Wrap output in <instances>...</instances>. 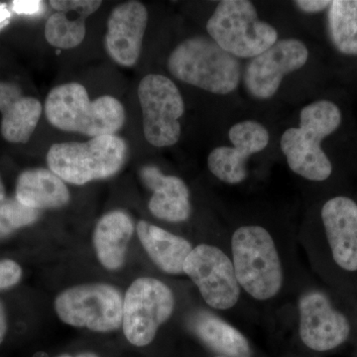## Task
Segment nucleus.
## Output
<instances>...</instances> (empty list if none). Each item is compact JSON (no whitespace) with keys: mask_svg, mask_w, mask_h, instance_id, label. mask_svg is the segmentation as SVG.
I'll return each mask as SVG.
<instances>
[{"mask_svg":"<svg viewBox=\"0 0 357 357\" xmlns=\"http://www.w3.org/2000/svg\"><path fill=\"white\" fill-rule=\"evenodd\" d=\"M299 310L301 340L312 351H331L349 337V321L333 309L324 294L311 292L303 296Z\"/></svg>","mask_w":357,"mask_h":357,"instance_id":"ddd939ff","label":"nucleus"},{"mask_svg":"<svg viewBox=\"0 0 357 357\" xmlns=\"http://www.w3.org/2000/svg\"><path fill=\"white\" fill-rule=\"evenodd\" d=\"M52 126L67 132L95 138L115 135L126 122V110L119 100L103 96L91 100L83 84H61L52 89L45 102Z\"/></svg>","mask_w":357,"mask_h":357,"instance_id":"f257e3e1","label":"nucleus"},{"mask_svg":"<svg viewBox=\"0 0 357 357\" xmlns=\"http://www.w3.org/2000/svg\"><path fill=\"white\" fill-rule=\"evenodd\" d=\"M133 230L132 220L124 211H110L100 218L93 232V245L103 267L117 270L123 265Z\"/></svg>","mask_w":357,"mask_h":357,"instance_id":"6ab92c4d","label":"nucleus"},{"mask_svg":"<svg viewBox=\"0 0 357 357\" xmlns=\"http://www.w3.org/2000/svg\"><path fill=\"white\" fill-rule=\"evenodd\" d=\"M22 270L13 260L0 261V289L13 287L20 282Z\"/></svg>","mask_w":357,"mask_h":357,"instance_id":"393cba45","label":"nucleus"},{"mask_svg":"<svg viewBox=\"0 0 357 357\" xmlns=\"http://www.w3.org/2000/svg\"><path fill=\"white\" fill-rule=\"evenodd\" d=\"M328 0H297L294 2L305 13H319L326 10L331 6Z\"/></svg>","mask_w":357,"mask_h":357,"instance_id":"cd10ccee","label":"nucleus"},{"mask_svg":"<svg viewBox=\"0 0 357 357\" xmlns=\"http://www.w3.org/2000/svg\"><path fill=\"white\" fill-rule=\"evenodd\" d=\"M77 357H98V356H96V354H89V352H86V354H79V356H77Z\"/></svg>","mask_w":357,"mask_h":357,"instance_id":"2f4dec72","label":"nucleus"},{"mask_svg":"<svg viewBox=\"0 0 357 357\" xmlns=\"http://www.w3.org/2000/svg\"><path fill=\"white\" fill-rule=\"evenodd\" d=\"M59 357H70V356H68V354H63V356H60Z\"/></svg>","mask_w":357,"mask_h":357,"instance_id":"473e14b6","label":"nucleus"},{"mask_svg":"<svg viewBox=\"0 0 357 357\" xmlns=\"http://www.w3.org/2000/svg\"><path fill=\"white\" fill-rule=\"evenodd\" d=\"M59 318L68 325L109 333L122 326L123 298L107 284H86L65 290L55 301Z\"/></svg>","mask_w":357,"mask_h":357,"instance_id":"0eeeda50","label":"nucleus"},{"mask_svg":"<svg viewBox=\"0 0 357 357\" xmlns=\"http://www.w3.org/2000/svg\"><path fill=\"white\" fill-rule=\"evenodd\" d=\"M206 31L223 50L238 59H252L278 41L275 27L258 17L248 0L218 2L206 23Z\"/></svg>","mask_w":357,"mask_h":357,"instance_id":"423d86ee","label":"nucleus"},{"mask_svg":"<svg viewBox=\"0 0 357 357\" xmlns=\"http://www.w3.org/2000/svg\"><path fill=\"white\" fill-rule=\"evenodd\" d=\"M167 65L178 81L215 95H229L241 83L238 59L220 48L211 37L185 39L174 49Z\"/></svg>","mask_w":357,"mask_h":357,"instance_id":"7ed1b4c3","label":"nucleus"},{"mask_svg":"<svg viewBox=\"0 0 357 357\" xmlns=\"http://www.w3.org/2000/svg\"><path fill=\"white\" fill-rule=\"evenodd\" d=\"M333 44L340 53L357 56V0H333L328 11Z\"/></svg>","mask_w":357,"mask_h":357,"instance_id":"5701e85b","label":"nucleus"},{"mask_svg":"<svg viewBox=\"0 0 357 357\" xmlns=\"http://www.w3.org/2000/svg\"><path fill=\"white\" fill-rule=\"evenodd\" d=\"M148 11L139 1L124 2L115 7L107 21L105 47L114 62L123 67L137 63L146 31Z\"/></svg>","mask_w":357,"mask_h":357,"instance_id":"4468645a","label":"nucleus"},{"mask_svg":"<svg viewBox=\"0 0 357 357\" xmlns=\"http://www.w3.org/2000/svg\"><path fill=\"white\" fill-rule=\"evenodd\" d=\"M16 199L34 210L62 208L70 202V192L50 169H32L23 172L16 185Z\"/></svg>","mask_w":357,"mask_h":357,"instance_id":"a211bd4d","label":"nucleus"},{"mask_svg":"<svg viewBox=\"0 0 357 357\" xmlns=\"http://www.w3.org/2000/svg\"><path fill=\"white\" fill-rule=\"evenodd\" d=\"M217 357H225V356H217Z\"/></svg>","mask_w":357,"mask_h":357,"instance_id":"72a5a7b5","label":"nucleus"},{"mask_svg":"<svg viewBox=\"0 0 357 357\" xmlns=\"http://www.w3.org/2000/svg\"><path fill=\"white\" fill-rule=\"evenodd\" d=\"M307 59L309 50L300 40L277 41L268 50L251 59L244 72V86L253 98H271L280 88L284 77L302 69Z\"/></svg>","mask_w":357,"mask_h":357,"instance_id":"9b49d317","label":"nucleus"},{"mask_svg":"<svg viewBox=\"0 0 357 357\" xmlns=\"http://www.w3.org/2000/svg\"><path fill=\"white\" fill-rule=\"evenodd\" d=\"M174 307L172 291L163 282L149 277L134 281L123 299L122 328L126 340L136 347L151 344Z\"/></svg>","mask_w":357,"mask_h":357,"instance_id":"6e6552de","label":"nucleus"},{"mask_svg":"<svg viewBox=\"0 0 357 357\" xmlns=\"http://www.w3.org/2000/svg\"><path fill=\"white\" fill-rule=\"evenodd\" d=\"M138 98L142 110L143 132L155 147L173 146L181 137L185 103L178 86L163 75L150 74L141 79Z\"/></svg>","mask_w":357,"mask_h":357,"instance_id":"1a4fd4ad","label":"nucleus"},{"mask_svg":"<svg viewBox=\"0 0 357 357\" xmlns=\"http://www.w3.org/2000/svg\"><path fill=\"white\" fill-rule=\"evenodd\" d=\"M7 330L6 311L0 302V344L3 342Z\"/></svg>","mask_w":357,"mask_h":357,"instance_id":"c85d7f7f","label":"nucleus"},{"mask_svg":"<svg viewBox=\"0 0 357 357\" xmlns=\"http://www.w3.org/2000/svg\"><path fill=\"white\" fill-rule=\"evenodd\" d=\"M191 326L204 344L222 356H252L250 345L243 333L211 312L197 314L192 319Z\"/></svg>","mask_w":357,"mask_h":357,"instance_id":"412c9836","label":"nucleus"},{"mask_svg":"<svg viewBox=\"0 0 357 357\" xmlns=\"http://www.w3.org/2000/svg\"><path fill=\"white\" fill-rule=\"evenodd\" d=\"M22 96V91L17 84L0 83V112H3Z\"/></svg>","mask_w":357,"mask_h":357,"instance_id":"a878e982","label":"nucleus"},{"mask_svg":"<svg viewBox=\"0 0 357 357\" xmlns=\"http://www.w3.org/2000/svg\"><path fill=\"white\" fill-rule=\"evenodd\" d=\"M126 155V141L117 135H103L86 142L52 145L47 153V164L64 182L81 185L119 173Z\"/></svg>","mask_w":357,"mask_h":357,"instance_id":"20e7f679","label":"nucleus"},{"mask_svg":"<svg viewBox=\"0 0 357 357\" xmlns=\"http://www.w3.org/2000/svg\"><path fill=\"white\" fill-rule=\"evenodd\" d=\"M39 211L28 208L17 199L0 202V239L38 220Z\"/></svg>","mask_w":357,"mask_h":357,"instance_id":"b1692460","label":"nucleus"},{"mask_svg":"<svg viewBox=\"0 0 357 357\" xmlns=\"http://www.w3.org/2000/svg\"><path fill=\"white\" fill-rule=\"evenodd\" d=\"M13 9L21 15H38L43 13L44 3L38 0H15L13 2Z\"/></svg>","mask_w":357,"mask_h":357,"instance_id":"bb28decb","label":"nucleus"},{"mask_svg":"<svg viewBox=\"0 0 357 357\" xmlns=\"http://www.w3.org/2000/svg\"><path fill=\"white\" fill-rule=\"evenodd\" d=\"M321 220L333 260L347 271L357 270V204L347 197L328 199Z\"/></svg>","mask_w":357,"mask_h":357,"instance_id":"2eb2a0df","label":"nucleus"},{"mask_svg":"<svg viewBox=\"0 0 357 357\" xmlns=\"http://www.w3.org/2000/svg\"><path fill=\"white\" fill-rule=\"evenodd\" d=\"M187 274L199 288L204 302L218 310L230 309L241 295L234 263L220 248L199 244L184 263Z\"/></svg>","mask_w":357,"mask_h":357,"instance_id":"9d476101","label":"nucleus"},{"mask_svg":"<svg viewBox=\"0 0 357 357\" xmlns=\"http://www.w3.org/2000/svg\"><path fill=\"white\" fill-rule=\"evenodd\" d=\"M140 174L145 185L153 191L148 208L154 217L170 222H182L190 218V191L182 178L165 176L155 166H145Z\"/></svg>","mask_w":357,"mask_h":357,"instance_id":"f3484780","label":"nucleus"},{"mask_svg":"<svg viewBox=\"0 0 357 357\" xmlns=\"http://www.w3.org/2000/svg\"><path fill=\"white\" fill-rule=\"evenodd\" d=\"M342 121V112L330 100H318L301 110L299 128L285 130L280 141L282 152L294 173L316 182L330 178L332 163L321 144L340 128Z\"/></svg>","mask_w":357,"mask_h":357,"instance_id":"f03ea898","label":"nucleus"},{"mask_svg":"<svg viewBox=\"0 0 357 357\" xmlns=\"http://www.w3.org/2000/svg\"><path fill=\"white\" fill-rule=\"evenodd\" d=\"M10 17L11 13H9L6 4H0V30L8 24Z\"/></svg>","mask_w":357,"mask_h":357,"instance_id":"c756f323","label":"nucleus"},{"mask_svg":"<svg viewBox=\"0 0 357 357\" xmlns=\"http://www.w3.org/2000/svg\"><path fill=\"white\" fill-rule=\"evenodd\" d=\"M137 234L160 269L169 274L184 273V263L192 250L191 243L144 220L138 222Z\"/></svg>","mask_w":357,"mask_h":357,"instance_id":"aec40b11","label":"nucleus"},{"mask_svg":"<svg viewBox=\"0 0 357 357\" xmlns=\"http://www.w3.org/2000/svg\"><path fill=\"white\" fill-rule=\"evenodd\" d=\"M41 102L37 98L22 96L2 114L1 133L11 143L29 141L41 117Z\"/></svg>","mask_w":357,"mask_h":357,"instance_id":"4be33fe9","label":"nucleus"},{"mask_svg":"<svg viewBox=\"0 0 357 357\" xmlns=\"http://www.w3.org/2000/svg\"><path fill=\"white\" fill-rule=\"evenodd\" d=\"M4 196H6V191H4L3 184H2L1 178H0V202L3 201Z\"/></svg>","mask_w":357,"mask_h":357,"instance_id":"7c9ffc66","label":"nucleus"},{"mask_svg":"<svg viewBox=\"0 0 357 357\" xmlns=\"http://www.w3.org/2000/svg\"><path fill=\"white\" fill-rule=\"evenodd\" d=\"M49 3L57 13L52 14L45 26L47 41L56 48L72 49L84 41L86 18L98 10L102 2L100 0H52Z\"/></svg>","mask_w":357,"mask_h":357,"instance_id":"dca6fc26","label":"nucleus"},{"mask_svg":"<svg viewBox=\"0 0 357 357\" xmlns=\"http://www.w3.org/2000/svg\"><path fill=\"white\" fill-rule=\"evenodd\" d=\"M234 147L215 148L208 155V167L211 174L227 184L236 185L248 177L249 157L263 151L269 144L270 135L260 122H237L229 131Z\"/></svg>","mask_w":357,"mask_h":357,"instance_id":"f8f14e48","label":"nucleus"},{"mask_svg":"<svg viewBox=\"0 0 357 357\" xmlns=\"http://www.w3.org/2000/svg\"><path fill=\"white\" fill-rule=\"evenodd\" d=\"M231 248L239 286L255 299L276 296L283 284V270L269 232L258 225L239 227L232 236Z\"/></svg>","mask_w":357,"mask_h":357,"instance_id":"39448f33","label":"nucleus"}]
</instances>
